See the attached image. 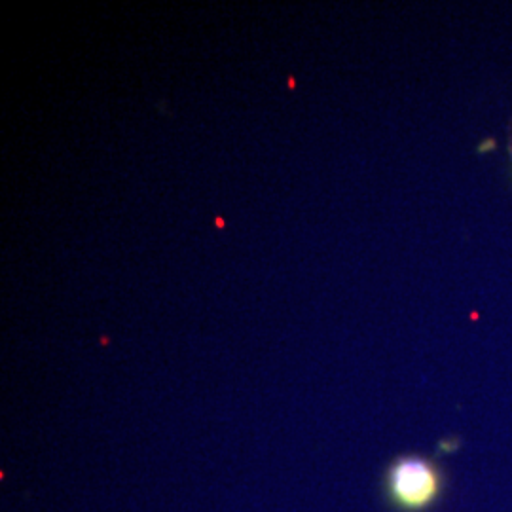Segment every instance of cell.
Returning a JSON list of instances; mask_svg holds the SVG:
<instances>
[{"mask_svg": "<svg viewBox=\"0 0 512 512\" xmlns=\"http://www.w3.org/2000/svg\"><path fill=\"white\" fill-rule=\"evenodd\" d=\"M385 488L389 501L404 512H421L429 509L442 490V476L439 467L429 459H397L389 471Z\"/></svg>", "mask_w": 512, "mask_h": 512, "instance_id": "cell-1", "label": "cell"}]
</instances>
